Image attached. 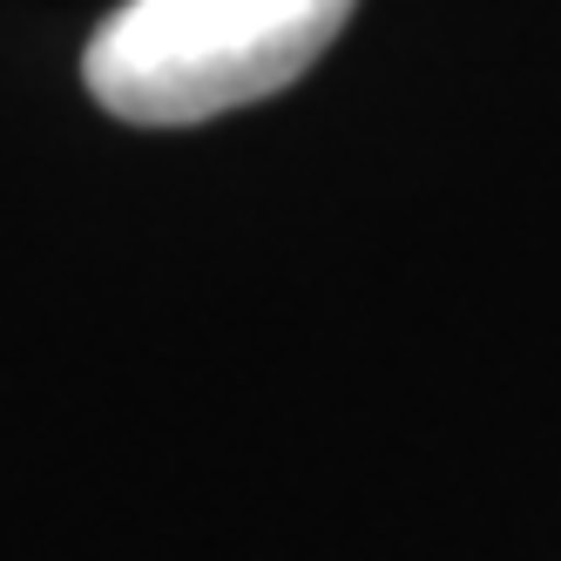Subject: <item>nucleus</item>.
<instances>
[{
	"instance_id": "nucleus-1",
	"label": "nucleus",
	"mask_w": 561,
	"mask_h": 561,
	"mask_svg": "<svg viewBox=\"0 0 561 561\" xmlns=\"http://www.w3.org/2000/svg\"><path fill=\"white\" fill-rule=\"evenodd\" d=\"M352 8L358 0H123L89 42V89L115 123L190 129L291 89Z\"/></svg>"
}]
</instances>
